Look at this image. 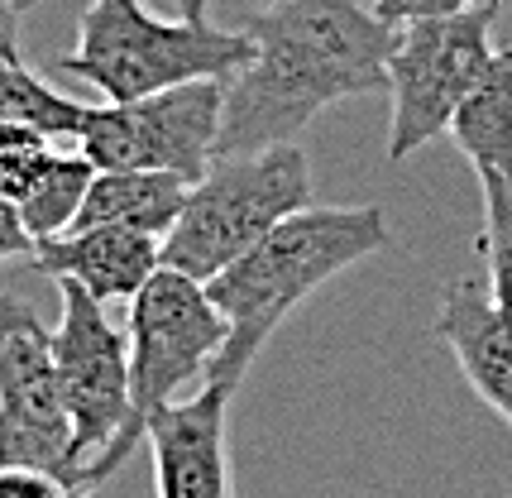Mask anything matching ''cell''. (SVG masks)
<instances>
[{"label":"cell","mask_w":512,"mask_h":498,"mask_svg":"<svg viewBox=\"0 0 512 498\" xmlns=\"http://www.w3.org/2000/svg\"><path fill=\"white\" fill-rule=\"evenodd\" d=\"M245 34L254 58L225 82L216 159L297 144L326 106L388 91L398 24L364 0H268Z\"/></svg>","instance_id":"obj_1"},{"label":"cell","mask_w":512,"mask_h":498,"mask_svg":"<svg viewBox=\"0 0 512 498\" xmlns=\"http://www.w3.org/2000/svg\"><path fill=\"white\" fill-rule=\"evenodd\" d=\"M379 249H388L383 206H302L297 216L278 221L249 254H240L230 269L206 283L211 302L230 321V336L206 384L240 393L249 364L259 360V350L288 321L292 307H302L335 273L355 269L359 259Z\"/></svg>","instance_id":"obj_2"},{"label":"cell","mask_w":512,"mask_h":498,"mask_svg":"<svg viewBox=\"0 0 512 498\" xmlns=\"http://www.w3.org/2000/svg\"><path fill=\"white\" fill-rule=\"evenodd\" d=\"M249 58L254 39L245 29L230 34L211 20H158L144 0H91L58 72L91 82L115 106H130L187 82H230Z\"/></svg>","instance_id":"obj_3"},{"label":"cell","mask_w":512,"mask_h":498,"mask_svg":"<svg viewBox=\"0 0 512 498\" xmlns=\"http://www.w3.org/2000/svg\"><path fill=\"white\" fill-rule=\"evenodd\" d=\"M302 206H312V159L302 144L216 159L192 182L178 226L163 235V269L211 283Z\"/></svg>","instance_id":"obj_4"},{"label":"cell","mask_w":512,"mask_h":498,"mask_svg":"<svg viewBox=\"0 0 512 498\" xmlns=\"http://www.w3.org/2000/svg\"><path fill=\"white\" fill-rule=\"evenodd\" d=\"M58 293H63V317L53 326V364L72 417L77 484L96 489L144 441L130 393V336L115 331L106 307L87 288L58 283Z\"/></svg>","instance_id":"obj_5"},{"label":"cell","mask_w":512,"mask_h":498,"mask_svg":"<svg viewBox=\"0 0 512 498\" xmlns=\"http://www.w3.org/2000/svg\"><path fill=\"white\" fill-rule=\"evenodd\" d=\"M493 15L498 5H479L465 15L412 20L398 29L388 58V163H402L422 144L450 135V120L479 91L498 58Z\"/></svg>","instance_id":"obj_6"},{"label":"cell","mask_w":512,"mask_h":498,"mask_svg":"<svg viewBox=\"0 0 512 498\" xmlns=\"http://www.w3.org/2000/svg\"><path fill=\"white\" fill-rule=\"evenodd\" d=\"M125 336H130L134 422L149 436V422L158 412L201 393L225 336H230V321L211 302L206 283L187 278V273L158 269L130 297V331Z\"/></svg>","instance_id":"obj_7"},{"label":"cell","mask_w":512,"mask_h":498,"mask_svg":"<svg viewBox=\"0 0 512 498\" xmlns=\"http://www.w3.org/2000/svg\"><path fill=\"white\" fill-rule=\"evenodd\" d=\"M225 82H187V87L154 91L130 106H91L77 135V154H87L96 173H178L197 182L216 163L221 144Z\"/></svg>","instance_id":"obj_8"},{"label":"cell","mask_w":512,"mask_h":498,"mask_svg":"<svg viewBox=\"0 0 512 498\" xmlns=\"http://www.w3.org/2000/svg\"><path fill=\"white\" fill-rule=\"evenodd\" d=\"M0 465L53 470L77 484L53 331L20 293H0Z\"/></svg>","instance_id":"obj_9"},{"label":"cell","mask_w":512,"mask_h":498,"mask_svg":"<svg viewBox=\"0 0 512 498\" xmlns=\"http://www.w3.org/2000/svg\"><path fill=\"white\" fill-rule=\"evenodd\" d=\"M230 398L201 388L149 422L158 498H235L230 489Z\"/></svg>","instance_id":"obj_10"},{"label":"cell","mask_w":512,"mask_h":498,"mask_svg":"<svg viewBox=\"0 0 512 498\" xmlns=\"http://www.w3.org/2000/svg\"><path fill=\"white\" fill-rule=\"evenodd\" d=\"M34 259L53 283H77L106 307V302H130L163 269V240L125 226H91L67 230L58 240H39Z\"/></svg>","instance_id":"obj_11"},{"label":"cell","mask_w":512,"mask_h":498,"mask_svg":"<svg viewBox=\"0 0 512 498\" xmlns=\"http://www.w3.org/2000/svg\"><path fill=\"white\" fill-rule=\"evenodd\" d=\"M436 336L446 340L479 403L512 427V317L489 297V288L469 278L446 283L436 307Z\"/></svg>","instance_id":"obj_12"},{"label":"cell","mask_w":512,"mask_h":498,"mask_svg":"<svg viewBox=\"0 0 512 498\" xmlns=\"http://www.w3.org/2000/svg\"><path fill=\"white\" fill-rule=\"evenodd\" d=\"M192 178L178 173H149V168H130V173H96L82 216L72 230H91V226H125V230H144V235H168L178 226L182 206H187Z\"/></svg>","instance_id":"obj_13"},{"label":"cell","mask_w":512,"mask_h":498,"mask_svg":"<svg viewBox=\"0 0 512 498\" xmlns=\"http://www.w3.org/2000/svg\"><path fill=\"white\" fill-rule=\"evenodd\" d=\"M450 139L469 159L474 178H498L512 187V48H498L489 77L450 120Z\"/></svg>","instance_id":"obj_14"},{"label":"cell","mask_w":512,"mask_h":498,"mask_svg":"<svg viewBox=\"0 0 512 498\" xmlns=\"http://www.w3.org/2000/svg\"><path fill=\"white\" fill-rule=\"evenodd\" d=\"M91 182H96V168H91L87 154H67L58 149L48 168L34 178V187L20 197V216L34 240H58L77 226L82 216V202H87Z\"/></svg>","instance_id":"obj_15"},{"label":"cell","mask_w":512,"mask_h":498,"mask_svg":"<svg viewBox=\"0 0 512 498\" xmlns=\"http://www.w3.org/2000/svg\"><path fill=\"white\" fill-rule=\"evenodd\" d=\"M91 106L82 101H72L63 96L58 87H48L39 72H29L15 58H0V120H10V125H29V130H39L48 139H77L82 135V125H87Z\"/></svg>","instance_id":"obj_16"},{"label":"cell","mask_w":512,"mask_h":498,"mask_svg":"<svg viewBox=\"0 0 512 498\" xmlns=\"http://www.w3.org/2000/svg\"><path fill=\"white\" fill-rule=\"evenodd\" d=\"M484 192V269L489 297L512 317V187L498 178H479Z\"/></svg>","instance_id":"obj_17"},{"label":"cell","mask_w":512,"mask_h":498,"mask_svg":"<svg viewBox=\"0 0 512 498\" xmlns=\"http://www.w3.org/2000/svg\"><path fill=\"white\" fill-rule=\"evenodd\" d=\"M58 154V144L29 125H10L0 120V197L20 206V197L34 187V178L48 168V159Z\"/></svg>","instance_id":"obj_18"},{"label":"cell","mask_w":512,"mask_h":498,"mask_svg":"<svg viewBox=\"0 0 512 498\" xmlns=\"http://www.w3.org/2000/svg\"><path fill=\"white\" fill-rule=\"evenodd\" d=\"M0 498H101L96 489H82L53 470H29V465H0Z\"/></svg>","instance_id":"obj_19"},{"label":"cell","mask_w":512,"mask_h":498,"mask_svg":"<svg viewBox=\"0 0 512 498\" xmlns=\"http://www.w3.org/2000/svg\"><path fill=\"white\" fill-rule=\"evenodd\" d=\"M479 5H503V0H374L388 24H412V20H436V15H465V10H479Z\"/></svg>","instance_id":"obj_20"},{"label":"cell","mask_w":512,"mask_h":498,"mask_svg":"<svg viewBox=\"0 0 512 498\" xmlns=\"http://www.w3.org/2000/svg\"><path fill=\"white\" fill-rule=\"evenodd\" d=\"M34 249H39V240L29 235L20 206L10 202V197H0V264L5 259H20V254H34Z\"/></svg>","instance_id":"obj_21"},{"label":"cell","mask_w":512,"mask_h":498,"mask_svg":"<svg viewBox=\"0 0 512 498\" xmlns=\"http://www.w3.org/2000/svg\"><path fill=\"white\" fill-rule=\"evenodd\" d=\"M0 58H20V10L15 0H0Z\"/></svg>","instance_id":"obj_22"},{"label":"cell","mask_w":512,"mask_h":498,"mask_svg":"<svg viewBox=\"0 0 512 498\" xmlns=\"http://www.w3.org/2000/svg\"><path fill=\"white\" fill-rule=\"evenodd\" d=\"M182 5V20H206V10H211V0H178Z\"/></svg>","instance_id":"obj_23"},{"label":"cell","mask_w":512,"mask_h":498,"mask_svg":"<svg viewBox=\"0 0 512 498\" xmlns=\"http://www.w3.org/2000/svg\"><path fill=\"white\" fill-rule=\"evenodd\" d=\"M29 5H39V0H15V10H29Z\"/></svg>","instance_id":"obj_24"},{"label":"cell","mask_w":512,"mask_h":498,"mask_svg":"<svg viewBox=\"0 0 512 498\" xmlns=\"http://www.w3.org/2000/svg\"><path fill=\"white\" fill-rule=\"evenodd\" d=\"M259 5H268V0H259Z\"/></svg>","instance_id":"obj_25"},{"label":"cell","mask_w":512,"mask_h":498,"mask_svg":"<svg viewBox=\"0 0 512 498\" xmlns=\"http://www.w3.org/2000/svg\"><path fill=\"white\" fill-rule=\"evenodd\" d=\"M508 498H512V494H508Z\"/></svg>","instance_id":"obj_26"}]
</instances>
